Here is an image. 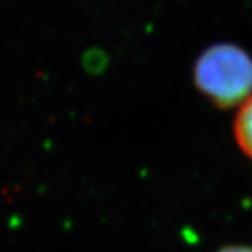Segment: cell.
I'll return each mask as SVG.
<instances>
[{"label":"cell","mask_w":252,"mask_h":252,"mask_svg":"<svg viewBox=\"0 0 252 252\" xmlns=\"http://www.w3.org/2000/svg\"><path fill=\"white\" fill-rule=\"evenodd\" d=\"M233 132L240 150L252 160V95L238 109Z\"/></svg>","instance_id":"7a4b0ae2"},{"label":"cell","mask_w":252,"mask_h":252,"mask_svg":"<svg viewBox=\"0 0 252 252\" xmlns=\"http://www.w3.org/2000/svg\"><path fill=\"white\" fill-rule=\"evenodd\" d=\"M193 81L219 108L243 105L252 95V58L240 46L216 44L198 58Z\"/></svg>","instance_id":"6da1fadb"},{"label":"cell","mask_w":252,"mask_h":252,"mask_svg":"<svg viewBox=\"0 0 252 252\" xmlns=\"http://www.w3.org/2000/svg\"><path fill=\"white\" fill-rule=\"evenodd\" d=\"M217 252H252V247H245V245H228L221 248Z\"/></svg>","instance_id":"3957f363"}]
</instances>
